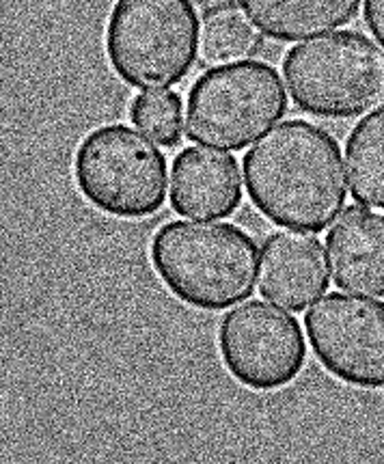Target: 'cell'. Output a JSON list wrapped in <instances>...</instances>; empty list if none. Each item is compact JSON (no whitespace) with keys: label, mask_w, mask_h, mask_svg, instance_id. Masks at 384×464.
<instances>
[{"label":"cell","mask_w":384,"mask_h":464,"mask_svg":"<svg viewBox=\"0 0 384 464\" xmlns=\"http://www.w3.org/2000/svg\"><path fill=\"white\" fill-rule=\"evenodd\" d=\"M253 206L283 229L320 234L346 208L341 147L326 130L290 119L245 156Z\"/></svg>","instance_id":"cell-1"},{"label":"cell","mask_w":384,"mask_h":464,"mask_svg":"<svg viewBox=\"0 0 384 464\" xmlns=\"http://www.w3.org/2000/svg\"><path fill=\"white\" fill-rule=\"evenodd\" d=\"M149 257L162 285L199 311H225L251 298L262 262L257 242L245 229L190 220L158 229Z\"/></svg>","instance_id":"cell-2"},{"label":"cell","mask_w":384,"mask_h":464,"mask_svg":"<svg viewBox=\"0 0 384 464\" xmlns=\"http://www.w3.org/2000/svg\"><path fill=\"white\" fill-rule=\"evenodd\" d=\"M201 22L192 0H115L106 56L128 87L165 92L188 76L199 54Z\"/></svg>","instance_id":"cell-3"},{"label":"cell","mask_w":384,"mask_h":464,"mask_svg":"<svg viewBox=\"0 0 384 464\" xmlns=\"http://www.w3.org/2000/svg\"><path fill=\"white\" fill-rule=\"evenodd\" d=\"M283 76L298 109L315 117L350 119L384 104V50L360 33L293 46Z\"/></svg>","instance_id":"cell-4"},{"label":"cell","mask_w":384,"mask_h":464,"mask_svg":"<svg viewBox=\"0 0 384 464\" xmlns=\"http://www.w3.org/2000/svg\"><path fill=\"white\" fill-rule=\"evenodd\" d=\"M279 72L264 61H238L207 70L190 87L186 137L195 145L240 151L285 115Z\"/></svg>","instance_id":"cell-5"},{"label":"cell","mask_w":384,"mask_h":464,"mask_svg":"<svg viewBox=\"0 0 384 464\" xmlns=\"http://www.w3.org/2000/svg\"><path fill=\"white\" fill-rule=\"evenodd\" d=\"M73 182L101 214L140 220L167 201V158L137 130L112 123L95 128L73 154Z\"/></svg>","instance_id":"cell-6"},{"label":"cell","mask_w":384,"mask_h":464,"mask_svg":"<svg viewBox=\"0 0 384 464\" xmlns=\"http://www.w3.org/2000/svg\"><path fill=\"white\" fill-rule=\"evenodd\" d=\"M225 370L253 392H276L301 376L307 343L293 315L251 301L229 311L218 328Z\"/></svg>","instance_id":"cell-7"},{"label":"cell","mask_w":384,"mask_h":464,"mask_svg":"<svg viewBox=\"0 0 384 464\" xmlns=\"http://www.w3.org/2000/svg\"><path fill=\"white\" fill-rule=\"evenodd\" d=\"M315 359L337 381L384 387V303L329 294L304 315Z\"/></svg>","instance_id":"cell-8"},{"label":"cell","mask_w":384,"mask_h":464,"mask_svg":"<svg viewBox=\"0 0 384 464\" xmlns=\"http://www.w3.org/2000/svg\"><path fill=\"white\" fill-rule=\"evenodd\" d=\"M331 283L324 246L304 231L268 236L259 262V292L265 301L302 311L326 294Z\"/></svg>","instance_id":"cell-9"},{"label":"cell","mask_w":384,"mask_h":464,"mask_svg":"<svg viewBox=\"0 0 384 464\" xmlns=\"http://www.w3.org/2000/svg\"><path fill=\"white\" fill-rule=\"evenodd\" d=\"M242 203L240 164L234 156L186 147L173 160L171 206L188 218H227Z\"/></svg>","instance_id":"cell-10"},{"label":"cell","mask_w":384,"mask_h":464,"mask_svg":"<svg viewBox=\"0 0 384 464\" xmlns=\"http://www.w3.org/2000/svg\"><path fill=\"white\" fill-rule=\"evenodd\" d=\"M331 276L339 290L384 296V217L348 208L326 237Z\"/></svg>","instance_id":"cell-11"},{"label":"cell","mask_w":384,"mask_h":464,"mask_svg":"<svg viewBox=\"0 0 384 464\" xmlns=\"http://www.w3.org/2000/svg\"><path fill=\"white\" fill-rule=\"evenodd\" d=\"M265 37L301 42L335 31L357 18L360 0H238Z\"/></svg>","instance_id":"cell-12"},{"label":"cell","mask_w":384,"mask_h":464,"mask_svg":"<svg viewBox=\"0 0 384 464\" xmlns=\"http://www.w3.org/2000/svg\"><path fill=\"white\" fill-rule=\"evenodd\" d=\"M346 158L354 199L367 208L384 209V104L352 130Z\"/></svg>","instance_id":"cell-13"},{"label":"cell","mask_w":384,"mask_h":464,"mask_svg":"<svg viewBox=\"0 0 384 464\" xmlns=\"http://www.w3.org/2000/svg\"><path fill=\"white\" fill-rule=\"evenodd\" d=\"M264 39L245 11L231 3H214L201 20L199 54L206 63H238L255 56Z\"/></svg>","instance_id":"cell-14"},{"label":"cell","mask_w":384,"mask_h":464,"mask_svg":"<svg viewBox=\"0 0 384 464\" xmlns=\"http://www.w3.org/2000/svg\"><path fill=\"white\" fill-rule=\"evenodd\" d=\"M130 121L158 145L175 147L182 140L184 102L175 92H143L132 100Z\"/></svg>","instance_id":"cell-15"},{"label":"cell","mask_w":384,"mask_h":464,"mask_svg":"<svg viewBox=\"0 0 384 464\" xmlns=\"http://www.w3.org/2000/svg\"><path fill=\"white\" fill-rule=\"evenodd\" d=\"M365 22L384 48V0H365Z\"/></svg>","instance_id":"cell-16"}]
</instances>
